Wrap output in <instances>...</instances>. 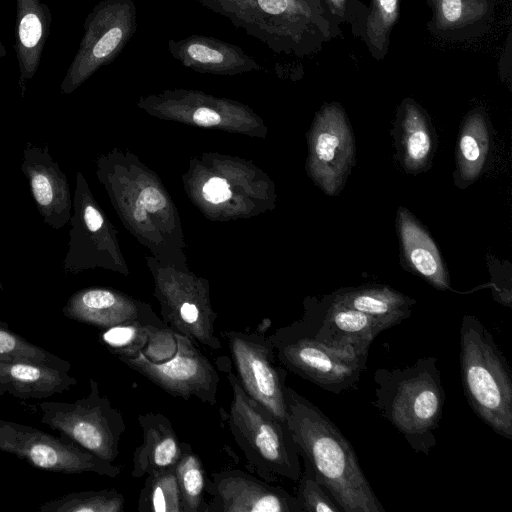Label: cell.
I'll return each mask as SVG.
<instances>
[{"label":"cell","instance_id":"1","mask_svg":"<svg viewBox=\"0 0 512 512\" xmlns=\"http://www.w3.org/2000/svg\"><path fill=\"white\" fill-rule=\"evenodd\" d=\"M286 423L298 452L313 467L342 512H385L338 427L312 402L285 387Z\"/></svg>","mask_w":512,"mask_h":512},{"label":"cell","instance_id":"2","mask_svg":"<svg viewBox=\"0 0 512 512\" xmlns=\"http://www.w3.org/2000/svg\"><path fill=\"white\" fill-rule=\"evenodd\" d=\"M374 406L417 453L429 455L436 445L445 402L437 359L429 356L412 365L374 373Z\"/></svg>","mask_w":512,"mask_h":512},{"label":"cell","instance_id":"3","mask_svg":"<svg viewBox=\"0 0 512 512\" xmlns=\"http://www.w3.org/2000/svg\"><path fill=\"white\" fill-rule=\"evenodd\" d=\"M216 364L232 390L228 427L247 467L268 482H298L302 473L300 454L287 423L245 392L226 356L217 358Z\"/></svg>","mask_w":512,"mask_h":512},{"label":"cell","instance_id":"4","mask_svg":"<svg viewBox=\"0 0 512 512\" xmlns=\"http://www.w3.org/2000/svg\"><path fill=\"white\" fill-rule=\"evenodd\" d=\"M460 370L464 395L496 434L512 439V374L491 332L476 317H463Z\"/></svg>","mask_w":512,"mask_h":512},{"label":"cell","instance_id":"5","mask_svg":"<svg viewBox=\"0 0 512 512\" xmlns=\"http://www.w3.org/2000/svg\"><path fill=\"white\" fill-rule=\"evenodd\" d=\"M119 360L174 397L216 403L218 370L194 342L167 326L136 355Z\"/></svg>","mask_w":512,"mask_h":512},{"label":"cell","instance_id":"6","mask_svg":"<svg viewBox=\"0 0 512 512\" xmlns=\"http://www.w3.org/2000/svg\"><path fill=\"white\" fill-rule=\"evenodd\" d=\"M38 407L43 424L102 459L114 462L118 457L125 421L94 379H89L85 397L74 402L42 401Z\"/></svg>","mask_w":512,"mask_h":512},{"label":"cell","instance_id":"7","mask_svg":"<svg viewBox=\"0 0 512 512\" xmlns=\"http://www.w3.org/2000/svg\"><path fill=\"white\" fill-rule=\"evenodd\" d=\"M280 364L323 390L340 394L354 389L367 362L332 350L309 333L302 320L276 329L269 336Z\"/></svg>","mask_w":512,"mask_h":512},{"label":"cell","instance_id":"8","mask_svg":"<svg viewBox=\"0 0 512 512\" xmlns=\"http://www.w3.org/2000/svg\"><path fill=\"white\" fill-rule=\"evenodd\" d=\"M272 51H297L312 18L308 0H196Z\"/></svg>","mask_w":512,"mask_h":512},{"label":"cell","instance_id":"9","mask_svg":"<svg viewBox=\"0 0 512 512\" xmlns=\"http://www.w3.org/2000/svg\"><path fill=\"white\" fill-rule=\"evenodd\" d=\"M133 0H102L86 16L79 48L62 82L70 92L99 68L111 63L131 40L137 28Z\"/></svg>","mask_w":512,"mask_h":512},{"label":"cell","instance_id":"10","mask_svg":"<svg viewBox=\"0 0 512 512\" xmlns=\"http://www.w3.org/2000/svg\"><path fill=\"white\" fill-rule=\"evenodd\" d=\"M0 451L31 465L64 474L95 473L116 478L122 468L84 449L70 438L0 419Z\"/></svg>","mask_w":512,"mask_h":512},{"label":"cell","instance_id":"11","mask_svg":"<svg viewBox=\"0 0 512 512\" xmlns=\"http://www.w3.org/2000/svg\"><path fill=\"white\" fill-rule=\"evenodd\" d=\"M236 377L245 392L286 423L284 391L287 369L277 359L268 336L260 332L224 331Z\"/></svg>","mask_w":512,"mask_h":512},{"label":"cell","instance_id":"12","mask_svg":"<svg viewBox=\"0 0 512 512\" xmlns=\"http://www.w3.org/2000/svg\"><path fill=\"white\" fill-rule=\"evenodd\" d=\"M309 333L326 347L367 362L372 341L388 327L378 319L326 296L306 305L301 319Z\"/></svg>","mask_w":512,"mask_h":512},{"label":"cell","instance_id":"13","mask_svg":"<svg viewBox=\"0 0 512 512\" xmlns=\"http://www.w3.org/2000/svg\"><path fill=\"white\" fill-rule=\"evenodd\" d=\"M204 512H302L296 495L240 469L212 473Z\"/></svg>","mask_w":512,"mask_h":512},{"label":"cell","instance_id":"14","mask_svg":"<svg viewBox=\"0 0 512 512\" xmlns=\"http://www.w3.org/2000/svg\"><path fill=\"white\" fill-rule=\"evenodd\" d=\"M312 172L327 195L342 188L354 158V140L341 107L330 104L318 114L311 137Z\"/></svg>","mask_w":512,"mask_h":512},{"label":"cell","instance_id":"15","mask_svg":"<svg viewBox=\"0 0 512 512\" xmlns=\"http://www.w3.org/2000/svg\"><path fill=\"white\" fill-rule=\"evenodd\" d=\"M167 49L183 66L201 73L234 75L262 68L240 46L211 36L194 34L170 39Z\"/></svg>","mask_w":512,"mask_h":512},{"label":"cell","instance_id":"16","mask_svg":"<svg viewBox=\"0 0 512 512\" xmlns=\"http://www.w3.org/2000/svg\"><path fill=\"white\" fill-rule=\"evenodd\" d=\"M63 313L70 319L107 329L130 321L147 322L158 327L166 326L164 322L148 309L117 296L105 289H90L71 298Z\"/></svg>","mask_w":512,"mask_h":512},{"label":"cell","instance_id":"17","mask_svg":"<svg viewBox=\"0 0 512 512\" xmlns=\"http://www.w3.org/2000/svg\"><path fill=\"white\" fill-rule=\"evenodd\" d=\"M69 371L24 360L0 359V395L44 399L76 385Z\"/></svg>","mask_w":512,"mask_h":512},{"label":"cell","instance_id":"18","mask_svg":"<svg viewBox=\"0 0 512 512\" xmlns=\"http://www.w3.org/2000/svg\"><path fill=\"white\" fill-rule=\"evenodd\" d=\"M143 442L132 458L133 478L175 467L182 455L183 441L178 438L171 421L162 413L147 412L138 416Z\"/></svg>","mask_w":512,"mask_h":512},{"label":"cell","instance_id":"19","mask_svg":"<svg viewBox=\"0 0 512 512\" xmlns=\"http://www.w3.org/2000/svg\"><path fill=\"white\" fill-rule=\"evenodd\" d=\"M15 52L24 90L37 72L50 33L52 16L41 0H16Z\"/></svg>","mask_w":512,"mask_h":512},{"label":"cell","instance_id":"20","mask_svg":"<svg viewBox=\"0 0 512 512\" xmlns=\"http://www.w3.org/2000/svg\"><path fill=\"white\" fill-rule=\"evenodd\" d=\"M397 225L401 249L408 267L435 288L449 289L448 272L431 237L404 208L398 210Z\"/></svg>","mask_w":512,"mask_h":512},{"label":"cell","instance_id":"21","mask_svg":"<svg viewBox=\"0 0 512 512\" xmlns=\"http://www.w3.org/2000/svg\"><path fill=\"white\" fill-rule=\"evenodd\" d=\"M396 143L400 162L410 173L428 166L436 148V138L429 118L414 102L406 100L397 117Z\"/></svg>","mask_w":512,"mask_h":512},{"label":"cell","instance_id":"22","mask_svg":"<svg viewBox=\"0 0 512 512\" xmlns=\"http://www.w3.org/2000/svg\"><path fill=\"white\" fill-rule=\"evenodd\" d=\"M330 296L335 302L378 319L388 328L410 317L415 303L410 297L382 285L340 289Z\"/></svg>","mask_w":512,"mask_h":512},{"label":"cell","instance_id":"23","mask_svg":"<svg viewBox=\"0 0 512 512\" xmlns=\"http://www.w3.org/2000/svg\"><path fill=\"white\" fill-rule=\"evenodd\" d=\"M489 130L484 115L478 111L466 117L457 148V179L462 186L474 182L481 174L488 156Z\"/></svg>","mask_w":512,"mask_h":512},{"label":"cell","instance_id":"24","mask_svg":"<svg viewBox=\"0 0 512 512\" xmlns=\"http://www.w3.org/2000/svg\"><path fill=\"white\" fill-rule=\"evenodd\" d=\"M183 512H204L210 478L199 455L183 442L182 455L175 465Z\"/></svg>","mask_w":512,"mask_h":512},{"label":"cell","instance_id":"25","mask_svg":"<svg viewBox=\"0 0 512 512\" xmlns=\"http://www.w3.org/2000/svg\"><path fill=\"white\" fill-rule=\"evenodd\" d=\"M137 509L139 512H183L175 467L147 475Z\"/></svg>","mask_w":512,"mask_h":512},{"label":"cell","instance_id":"26","mask_svg":"<svg viewBox=\"0 0 512 512\" xmlns=\"http://www.w3.org/2000/svg\"><path fill=\"white\" fill-rule=\"evenodd\" d=\"M125 497L115 489L72 492L48 501L40 512H123Z\"/></svg>","mask_w":512,"mask_h":512},{"label":"cell","instance_id":"27","mask_svg":"<svg viewBox=\"0 0 512 512\" xmlns=\"http://www.w3.org/2000/svg\"><path fill=\"white\" fill-rule=\"evenodd\" d=\"M163 327L130 321L103 329L99 334L101 343L118 359L132 357L148 343L154 331Z\"/></svg>","mask_w":512,"mask_h":512},{"label":"cell","instance_id":"28","mask_svg":"<svg viewBox=\"0 0 512 512\" xmlns=\"http://www.w3.org/2000/svg\"><path fill=\"white\" fill-rule=\"evenodd\" d=\"M0 359L24 360L70 371L71 364L51 352L27 341L0 322Z\"/></svg>","mask_w":512,"mask_h":512},{"label":"cell","instance_id":"29","mask_svg":"<svg viewBox=\"0 0 512 512\" xmlns=\"http://www.w3.org/2000/svg\"><path fill=\"white\" fill-rule=\"evenodd\" d=\"M296 497L302 512H342L307 460H304V471L298 480Z\"/></svg>","mask_w":512,"mask_h":512},{"label":"cell","instance_id":"30","mask_svg":"<svg viewBox=\"0 0 512 512\" xmlns=\"http://www.w3.org/2000/svg\"><path fill=\"white\" fill-rule=\"evenodd\" d=\"M440 29H454L479 20L487 13L486 0H433Z\"/></svg>","mask_w":512,"mask_h":512},{"label":"cell","instance_id":"31","mask_svg":"<svg viewBox=\"0 0 512 512\" xmlns=\"http://www.w3.org/2000/svg\"><path fill=\"white\" fill-rule=\"evenodd\" d=\"M400 0H372L367 19V35L371 44L383 49L399 15Z\"/></svg>","mask_w":512,"mask_h":512},{"label":"cell","instance_id":"32","mask_svg":"<svg viewBox=\"0 0 512 512\" xmlns=\"http://www.w3.org/2000/svg\"><path fill=\"white\" fill-rule=\"evenodd\" d=\"M204 198L212 203L224 202L231 197V191L224 179L211 178L203 188Z\"/></svg>","mask_w":512,"mask_h":512},{"label":"cell","instance_id":"33","mask_svg":"<svg viewBox=\"0 0 512 512\" xmlns=\"http://www.w3.org/2000/svg\"><path fill=\"white\" fill-rule=\"evenodd\" d=\"M146 211L156 212L163 209L166 205V200L161 192L155 187H147L143 189L138 197Z\"/></svg>","mask_w":512,"mask_h":512},{"label":"cell","instance_id":"34","mask_svg":"<svg viewBox=\"0 0 512 512\" xmlns=\"http://www.w3.org/2000/svg\"><path fill=\"white\" fill-rule=\"evenodd\" d=\"M32 190L37 202L48 205L52 201V188L48 178L42 174L35 175L31 180Z\"/></svg>","mask_w":512,"mask_h":512},{"label":"cell","instance_id":"35","mask_svg":"<svg viewBox=\"0 0 512 512\" xmlns=\"http://www.w3.org/2000/svg\"><path fill=\"white\" fill-rule=\"evenodd\" d=\"M192 118L200 126H214L221 122L220 114L214 108L205 105L196 107Z\"/></svg>","mask_w":512,"mask_h":512},{"label":"cell","instance_id":"36","mask_svg":"<svg viewBox=\"0 0 512 512\" xmlns=\"http://www.w3.org/2000/svg\"><path fill=\"white\" fill-rule=\"evenodd\" d=\"M84 220L91 232L99 230L103 224V218L101 214L93 207L87 206L84 212Z\"/></svg>","mask_w":512,"mask_h":512},{"label":"cell","instance_id":"37","mask_svg":"<svg viewBox=\"0 0 512 512\" xmlns=\"http://www.w3.org/2000/svg\"><path fill=\"white\" fill-rule=\"evenodd\" d=\"M133 215L137 221H143L147 217L146 209L138 199L136 201V207L134 209Z\"/></svg>","mask_w":512,"mask_h":512},{"label":"cell","instance_id":"38","mask_svg":"<svg viewBox=\"0 0 512 512\" xmlns=\"http://www.w3.org/2000/svg\"><path fill=\"white\" fill-rule=\"evenodd\" d=\"M331 4L334 6V8L337 9H343L345 0H330Z\"/></svg>","mask_w":512,"mask_h":512},{"label":"cell","instance_id":"39","mask_svg":"<svg viewBox=\"0 0 512 512\" xmlns=\"http://www.w3.org/2000/svg\"><path fill=\"white\" fill-rule=\"evenodd\" d=\"M6 55H7L6 48L0 39V58L5 57Z\"/></svg>","mask_w":512,"mask_h":512}]
</instances>
